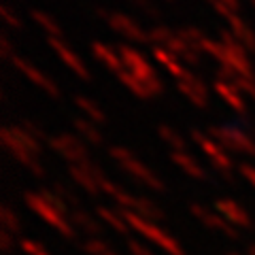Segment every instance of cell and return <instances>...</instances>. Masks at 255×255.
Segmentation results:
<instances>
[{
	"label": "cell",
	"instance_id": "6da1fadb",
	"mask_svg": "<svg viewBox=\"0 0 255 255\" xmlns=\"http://www.w3.org/2000/svg\"><path fill=\"white\" fill-rule=\"evenodd\" d=\"M206 134L217 140L223 149H230V151H241V153L247 155H255V142L253 138L247 134L245 130H241L238 126L230 124V126H211Z\"/></svg>",
	"mask_w": 255,
	"mask_h": 255
},
{
	"label": "cell",
	"instance_id": "7a4b0ae2",
	"mask_svg": "<svg viewBox=\"0 0 255 255\" xmlns=\"http://www.w3.org/2000/svg\"><path fill=\"white\" fill-rule=\"evenodd\" d=\"M96 15H98L100 19H105L115 32L124 34L126 38H130V41H134V43H151L147 32L142 30L132 17H128V15H124V13H111L109 9H105V6H96Z\"/></svg>",
	"mask_w": 255,
	"mask_h": 255
},
{
	"label": "cell",
	"instance_id": "3957f363",
	"mask_svg": "<svg viewBox=\"0 0 255 255\" xmlns=\"http://www.w3.org/2000/svg\"><path fill=\"white\" fill-rule=\"evenodd\" d=\"M115 51L119 53V58H122L126 70L130 75L136 77L138 81H142L147 85V83H151V81H155L157 79L155 68L145 60V55H142L140 51L132 49V47H128V45H115Z\"/></svg>",
	"mask_w": 255,
	"mask_h": 255
},
{
	"label": "cell",
	"instance_id": "277c9868",
	"mask_svg": "<svg viewBox=\"0 0 255 255\" xmlns=\"http://www.w3.org/2000/svg\"><path fill=\"white\" fill-rule=\"evenodd\" d=\"M47 142H49V147L58 151L60 155L68 157L70 162H79V164L87 162V149L75 134H58V136H51Z\"/></svg>",
	"mask_w": 255,
	"mask_h": 255
},
{
	"label": "cell",
	"instance_id": "5b68a950",
	"mask_svg": "<svg viewBox=\"0 0 255 255\" xmlns=\"http://www.w3.org/2000/svg\"><path fill=\"white\" fill-rule=\"evenodd\" d=\"M0 142H2L4 149L9 151V153H11L13 157H17L21 164L30 166V168L34 170L36 174H41V166L36 164V155L32 153V151H30L28 147H23V145H21L19 138L11 132V128H9V126H4L2 130H0Z\"/></svg>",
	"mask_w": 255,
	"mask_h": 255
},
{
	"label": "cell",
	"instance_id": "8992f818",
	"mask_svg": "<svg viewBox=\"0 0 255 255\" xmlns=\"http://www.w3.org/2000/svg\"><path fill=\"white\" fill-rule=\"evenodd\" d=\"M189 134H191V138L196 140V145L200 147V149L204 151V153L213 159V164L217 166V168L228 170L230 166H232V162H230V157H228V153H226V149H223L217 140H213V138L209 136V134L204 136V134H202L200 130H191Z\"/></svg>",
	"mask_w": 255,
	"mask_h": 255
},
{
	"label": "cell",
	"instance_id": "52a82bcc",
	"mask_svg": "<svg viewBox=\"0 0 255 255\" xmlns=\"http://www.w3.org/2000/svg\"><path fill=\"white\" fill-rule=\"evenodd\" d=\"M11 64H13V66L19 70V73H21L23 77H28V79H30V81L34 83V85L43 87V90H45L47 94H49V96H53V98H55V96H60L58 85H55V83H53V81H51V79L47 77V75H43V73H41V70H38L36 66H32L30 62H26L23 58H19V55H13V58H11Z\"/></svg>",
	"mask_w": 255,
	"mask_h": 255
},
{
	"label": "cell",
	"instance_id": "ba28073f",
	"mask_svg": "<svg viewBox=\"0 0 255 255\" xmlns=\"http://www.w3.org/2000/svg\"><path fill=\"white\" fill-rule=\"evenodd\" d=\"M47 43H49L51 49H53L55 53H58V58H60L64 64H66V66H68L70 70H73V73H75L77 77H81V79H90V70H87V68L83 66V62L77 58V55L73 53V49H70V47H68L66 43H64L62 38H51V36H49V41H47Z\"/></svg>",
	"mask_w": 255,
	"mask_h": 255
},
{
	"label": "cell",
	"instance_id": "9c48e42d",
	"mask_svg": "<svg viewBox=\"0 0 255 255\" xmlns=\"http://www.w3.org/2000/svg\"><path fill=\"white\" fill-rule=\"evenodd\" d=\"M177 90L187 96V98L194 102V105L198 109H204L206 105H209V96H206V85L204 81L198 75H191L189 79H185V81H177Z\"/></svg>",
	"mask_w": 255,
	"mask_h": 255
},
{
	"label": "cell",
	"instance_id": "30bf717a",
	"mask_svg": "<svg viewBox=\"0 0 255 255\" xmlns=\"http://www.w3.org/2000/svg\"><path fill=\"white\" fill-rule=\"evenodd\" d=\"M151 53H153V58L162 64V66L168 70L172 77H177V81H185V79H189L191 75H194L189 68H183L179 64V58H177V55H172L168 49H166V47L153 45V47H151Z\"/></svg>",
	"mask_w": 255,
	"mask_h": 255
},
{
	"label": "cell",
	"instance_id": "8fae6325",
	"mask_svg": "<svg viewBox=\"0 0 255 255\" xmlns=\"http://www.w3.org/2000/svg\"><path fill=\"white\" fill-rule=\"evenodd\" d=\"M213 90L217 92L223 100L228 102L230 107H232L236 113H241L245 115L247 113V105H245V100H243V96H241V90H238L236 85L232 83H228V81H221V79H217V81L213 83Z\"/></svg>",
	"mask_w": 255,
	"mask_h": 255
},
{
	"label": "cell",
	"instance_id": "7c38bea8",
	"mask_svg": "<svg viewBox=\"0 0 255 255\" xmlns=\"http://www.w3.org/2000/svg\"><path fill=\"white\" fill-rule=\"evenodd\" d=\"M92 53H94L96 60L105 64L111 73L119 75L122 70H126L122 58H119V53L115 51V47H107V45H102V43H92Z\"/></svg>",
	"mask_w": 255,
	"mask_h": 255
},
{
	"label": "cell",
	"instance_id": "4fadbf2b",
	"mask_svg": "<svg viewBox=\"0 0 255 255\" xmlns=\"http://www.w3.org/2000/svg\"><path fill=\"white\" fill-rule=\"evenodd\" d=\"M228 23H230V32L238 38V43H241L249 53H255V32L247 26L236 13L228 19Z\"/></svg>",
	"mask_w": 255,
	"mask_h": 255
},
{
	"label": "cell",
	"instance_id": "5bb4252c",
	"mask_svg": "<svg viewBox=\"0 0 255 255\" xmlns=\"http://www.w3.org/2000/svg\"><path fill=\"white\" fill-rule=\"evenodd\" d=\"M73 126H75V130L79 132V136H83L85 140H90L92 145H102L105 136H102L100 130L92 122H87V119H83V117H77V119H73Z\"/></svg>",
	"mask_w": 255,
	"mask_h": 255
},
{
	"label": "cell",
	"instance_id": "9a60e30c",
	"mask_svg": "<svg viewBox=\"0 0 255 255\" xmlns=\"http://www.w3.org/2000/svg\"><path fill=\"white\" fill-rule=\"evenodd\" d=\"M75 105L87 115V119H90V122H94V124H105V122H107L105 111H102L98 105H94L90 98H85V96H75Z\"/></svg>",
	"mask_w": 255,
	"mask_h": 255
},
{
	"label": "cell",
	"instance_id": "2e32d148",
	"mask_svg": "<svg viewBox=\"0 0 255 255\" xmlns=\"http://www.w3.org/2000/svg\"><path fill=\"white\" fill-rule=\"evenodd\" d=\"M30 17L34 19L38 26H41L47 34H49L51 38H62V28L58 26V23H55V19L53 17H49V15L47 13H43V11H30Z\"/></svg>",
	"mask_w": 255,
	"mask_h": 255
},
{
	"label": "cell",
	"instance_id": "e0dca14e",
	"mask_svg": "<svg viewBox=\"0 0 255 255\" xmlns=\"http://www.w3.org/2000/svg\"><path fill=\"white\" fill-rule=\"evenodd\" d=\"M117 79H119V81H122L134 96H136V98H151V94H149V90H147V85L142 83V81H138V79L134 77V75H130L128 70H122V73L117 75Z\"/></svg>",
	"mask_w": 255,
	"mask_h": 255
},
{
	"label": "cell",
	"instance_id": "ac0fdd59",
	"mask_svg": "<svg viewBox=\"0 0 255 255\" xmlns=\"http://www.w3.org/2000/svg\"><path fill=\"white\" fill-rule=\"evenodd\" d=\"M157 136L162 138L164 142H168V145L174 149V151H183L185 149V138L181 136V134L174 130V128H170V126H157Z\"/></svg>",
	"mask_w": 255,
	"mask_h": 255
},
{
	"label": "cell",
	"instance_id": "d6986e66",
	"mask_svg": "<svg viewBox=\"0 0 255 255\" xmlns=\"http://www.w3.org/2000/svg\"><path fill=\"white\" fill-rule=\"evenodd\" d=\"M172 159L181 166L183 170H187L189 174H194V177H204V172H202L200 166H198V162H196V159L191 157L189 153H185V151H174Z\"/></svg>",
	"mask_w": 255,
	"mask_h": 255
},
{
	"label": "cell",
	"instance_id": "ffe728a7",
	"mask_svg": "<svg viewBox=\"0 0 255 255\" xmlns=\"http://www.w3.org/2000/svg\"><path fill=\"white\" fill-rule=\"evenodd\" d=\"M9 128H11V132L15 134V136L19 138V142H21L23 147H28V149H30V151H32V153H34V155H38V153H41V142H38L34 136H30V134H28L26 130H23V128H21L19 124L9 126Z\"/></svg>",
	"mask_w": 255,
	"mask_h": 255
},
{
	"label": "cell",
	"instance_id": "44dd1931",
	"mask_svg": "<svg viewBox=\"0 0 255 255\" xmlns=\"http://www.w3.org/2000/svg\"><path fill=\"white\" fill-rule=\"evenodd\" d=\"M177 34L183 38V41H185L189 47H194V49H198V51H200V45H202V41H204V34H202V32L200 30H198V28H194V26H185V28H181L179 32H177ZM202 53V51H200Z\"/></svg>",
	"mask_w": 255,
	"mask_h": 255
},
{
	"label": "cell",
	"instance_id": "7402d4cb",
	"mask_svg": "<svg viewBox=\"0 0 255 255\" xmlns=\"http://www.w3.org/2000/svg\"><path fill=\"white\" fill-rule=\"evenodd\" d=\"M147 34H149V41L153 43V45L164 47L174 36V32L170 28H166V26H153L151 30H147Z\"/></svg>",
	"mask_w": 255,
	"mask_h": 255
},
{
	"label": "cell",
	"instance_id": "603a6c76",
	"mask_svg": "<svg viewBox=\"0 0 255 255\" xmlns=\"http://www.w3.org/2000/svg\"><path fill=\"white\" fill-rule=\"evenodd\" d=\"M132 4L136 6V9H140L145 15H149V17H153V19H162V11H159L157 6L153 4V0H132Z\"/></svg>",
	"mask_w": 255,
	"mask_h": 255
},
{
	"label": "cell",
	"instance_id": "cb8c5ba5",
	"mask_svg": "<svg viewBox=\"0 0 255 255\" xmlns=\"http://www.w3.org/2000/svg\"><path fill=\"white\" fill-rule=\"evenodd\" d=\"M19 126H21L23 130H26V132L30 134V136H34L38 142H41V140H49V138H47V134H45L43 128L38 126V124H34V122H32V119H21Z\"/></svg>",
	"mask_w": 255,
	"mask_h": 255
},
{
	"label": "cell",
	"instance_id": "d4e9b609",
	"mask_svg": "<svg viewBox=\"0 0 255 255\" xmlns=\"http://www.w3.org/2000/svg\"><path fill=\"white\" fill-rule=\"evenodd\" d=\"M232 85H236V87H238V90H241V92H245V94H249V96H251V98L255 100V81H253V79L236 77Z\"/></svg>",
	"mask_w": 255,
	"mask_h": 255
},
{
	"label": "cell",
	"instance_id": "484cf974",
	"mask_svg": "<svg viewBox=\"0 0 255 255\" xmlns=\"http://www.w3.org/2000/svg\"><path fill=\"white\" fill-rule=\"evenodd\" d=\"M0 17H2V21L6 23V26H11V28H21V21L11 13L9 6H4V4L0 6Z\"/></svg>",
	"mask_w": 255,
	"mask_h": 255
},
{
	"label": "cell",
	"instance_id": "4316f807",
	"mask_svg": "<svg viewBox=\"0 0 255 255\" xmlns=\"http://www.w3.org/2000/svg\"><path fill=\"white\" fill-rule=\"evenodd\" d=\"M0 58H2V60H11L13 58L11 43H9V38H6V32L0 34Z\"/></svg>",
	"mask_w": 255,
	"mask_h": 255
},
{
	"label": "cell",
	"instance_id": "83f0119b",
	"mask_svg": "<svg viewBox=\"0 0 255 255\" xmlns=\"http://www.w3.org/2000/svg\"><path fill=\"white\" fill-rule=\"evenodd\" d=\"M209 4H211L213 9H215V11H217V13L221 15V17H226V19H230V17H232V15H234V11L230 9L228 4H223L221 0H209Z\"/></svg>",
	"mask_w": 255,
	"mask_h": 255
},
{
	"label": "cell",
	"instance_id": "f1b7e54d",
	"mask_svg": "<svg viewBox=\"0 0 255 255\" xmlns=\"http://www.w3.org/2000/svg\"><path fill=\"white\" fill-rule=\"evenodd\" d=\"M241 170H243L245 177L249 179V181L253 183V185H255V168H253V166H249V164H243V166H241Z\"/></svg>",
	"mask_w": 255,
	"mask_h": 255
},
{
	"label": "cell",
	"instance_id": "f546056e",
	"mask_svg": "<svg viewBox=\"0 0 255 255\" xmlns=\"http://www.w3.org/2000/svg\"><path fill=\"white\" fill-rule=\"evenodd\" d=\"M221 2H223V4H228L234 13H236L238 9H241V0H221Z\"/></svg>",
	"mask_w": 255,
	"mask_h": 255
},
{
	"label": "cell",
	"instance_id": "4dcf8cb0",
	"mask_svg": "<svg viewBox=\"0 0 255 255\" xmlns=\"http://www.w3.org/2000/svg\"><path fill=\"white\" fill-rule=\"evenodd\" d=\"M249 2H251V4H253V6H255V0H249Z\"/></svg>",
	"mask_w": 255,
	"mask_h": 255
}]
</instances>
